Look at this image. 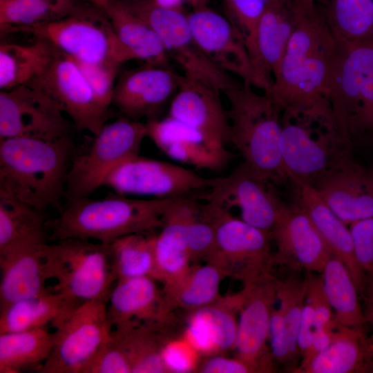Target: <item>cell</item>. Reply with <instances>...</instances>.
Here are the masks:
<instances>
[{
    "label": "cell",
    "mask_w": 373,
    "mask_h": 373,
    "mask_svg": "<svg viewBox=\"0 0 373 373\" xmlns=\"http://www.w3.org/2000/svg\"><path fill=\"white\" fill-rule=\"evenodd\" d=\"M220 93L182 75L180 87L170 103L168 117L227 146L231 144L230 122Z\"/></svg>",
    "instance_id": "cb8c5ba5"
},
{
    "label": "cell",
    "mask_w": 373,
    "mask_h": 373,
    "mask_svg": "<svg viewBox=\"0 0 373 373\" xmlns=\"http://www.w3.org/2000/svg\"><path fill=\"white\" fill-rule=\"evenodd\" d=\"M27 85L55 99L79 131L95 135L108 119L110 107L100 100L78 63L59 50L46 70Z\"/></svg>",
    "instance_id": "9a60e30c"
},
{
    "label": "cell",
    "mask_w": 373,
    "mask_h": 373,
    "mask_svg": "<svg viewBox=\"0 0 373 373\" xmlns=\"http://www.w3.org/2000/svg\"><path fill=\"white\" fill-rule=\"evenodd\" d=\"M280 126L281 157L293 184L311 185L338 157L352 149L331 116L285 108Z\"/></svg>",
    "instance_id": "52a82bcc"
},
{
    "label": "cell",
    "mask_w": 373,
    "mask_h": 373,
    "mask_svg": "<svg viewBox=\"0 0 373 373\" xmlns=\"http://www.w3.org/2000/svg\"><path fill=\"white\" fill-rule=\"evenodd\" d=\"M79 305L48 288L0 310V334L48 326L55 328Z\"/></svg>",
    "instance_id": "f1b7e54d"
},
{
    "label": "cell",
    "mask_w": 373,
    "mask_h": 373,
    "mask_svg": "<svg viewBox=\"0 0 373 373\" xmlns=\"http://www.w3.org/2000/svg\"><path fill=\"white\" fill-rule=\"evenodd\" d=\"M305 278V299L313 309L316 328H334L337 322L325 291L322 278L311 271H306Z\"/></svg>",
    "instance_id": "ee69618b"
},
{
    "label": "cell",
    "mask_w": 373,
    "mask_h": 373,
    "mask_svg": "<svg viewBox=\"0 0 373 373\" xmlns=\"http://www.w3.org/2000/svg\"><path fill=\"white\" fill-rule=\"evenodd\" d=\"M315 329L314 314L312 307L306 302L303 306L297 337L301 361L306 356L312 345Z\"/></svg>",
    "instance_id": "c3c4849f"
},
{
    "label": "cell",
    "mask_w": 373,
    "mask_h": 373,
    "mask_svg": "<svg viewBox=\"0 0 373 373\" xmlns=\"http://www.w3.org/2000/svg\"><path fill=\"white\" fill-rule=\"evenodd\" d=\"M321 278L336 322L347 327H363L366 321L358 291L345 265L332 256Z\"/></svg>",
    "instance_id": "f35d334b"
},
{
    "label": "cell",
    "mask_w": 373,
    "mask_h": 373,
    "mask_svg": "<svg viewBox=\"0 0 373 373\" xmlns=\"http://www.w3.org/2000/svg\"><path fill=\"white\" fill-rule=\"evenodd\" d=\"M145 137V123L141 121L124 117L105 124L86 150L74 153L65 197L68 200L89 197L114 169L139 155Z\"/></svg>",
    "instance_id": "30bf717a"
},
{
    "label": "cell",
    "mask_w": 373,
    "mask_h": 373,
    "mask_svg": "<svg viewBox=\"0 0 373 373\" xmlns=\"http://www.w3.org/2000/svg\"><path fill=\"white\" fill-rule=\"evenodd\" d=\"M184 226L179 214L168 211L163 216L160 231L156 234L154 252L157 280L163 283V288L178 283L192 265Z\"/></svg>",
    "instance_id": "836d02e7"
},
{
    "label": "cell",
    "mask_w": 373,
    "mask_h": 373,
    "mask_svg": "<svg viewBox=\"0 0 373 373\" xmlns=\"http://www.w3.org/2000/svg\"><path fill=\"white\" fill-rule=\"evenodd\" d=\"M81 373H132V372L126 355L111 333L85 365Z\"/></svg>",
    "instance_id": "7bdbcfd3"
},
{
    "label": "cell",
    "mask_w": 373,
    "mask_h": 373,
    "mask_svg": "<svg viewBox=\"0 0 373 373\" xmlns=\"http://www.w3.org/2000/svg\"><path fill=\"white\" fill-rule=\"evenodd\" d=\"M337 45L329 86L335 126L352 148L373 144V43Z\"/></svg>",
    "instance_id": "5b68a950"
},
{
    "label": "cell",
    "mask_w": 373,
    "mask_h": 373,
    "mask_svg": "<svg viewBox=\"0 0 373 373\" xmlns=\"http://www.w3.org/2000/svg\"><path fill=\"white\" fill-rule=\"evenodd\" d=\"M173 199H135L116 193L101 199L68 200L57 218L48 220L49 239L79 238L110 244L128 234L160 229Z\"/></svg>",
    "instance_id": "3957f363"
},
{
    "label": "cell",
    "mask_w": 373,
    "mask_h": 373,
    "mask_svg": "<svg viewBox=\"0 0 373 373\" xmlns=\"http://www.w3.org/2000/svg\"><path fill=\"white\" fill-rule=\"evenodd\" d=\"M174 325L161 328V356L166 373L196 372L202 356Z\"/></svg>",
    "instance_id": "60d3db41"
},
{
    "label": "cell",
    "mask_w": 373,
    "mask_h": 373,
    "mask_svg": "<svg viewBox=\"0 0 373 373\" xmlns=\"http://www.w3.org/2000/svg\"><path fill=\"white\" fill-rule=\"evenodd\" d=\"M356 260L367 274H373V217L349 225Z\"/></svg>",
    "instance_id": "bcb514c9"
},
{
    "label": "cell",
    "mask_w": 373,
    "mask_h": 373,
    "mask_svg": "<svg viewBox=\"0 0 373 373\" xmlns=\"http://www.w3.org/2000/svg\"><path fill=\"white\" fill-rule=\"evenodd\" d=\"M52 347L48 327L0 334V373L38 372Z\"/></svg>",
    "instance_id": "e575fe53"
},
{
    "label": "cell",
    "mask_w": 373,
    "mask_h": 373,
    "mask_svg": "<svg viewBox=\"0 0 373 373\" xmlns=\"http://www.w3.org/2000/svg\"><path fill=\"white\" fill-rule=\"evenodd\" d=\"M222 3L226 17L241 32L249 50L264 12L266 0H222Z\"/></svg>",
    "instance_id": "b9f144b4"
},
{
    "label": "cell",
    "mask_w": 373,
    "mask_h": 373,
    "mask_svg": "<svg viewBox=\"0 0 373 373\" xmlns=\"http://www.w3.org/2000/svg\"><path fill=\"white\" fill-rule=\"evenodd\" d=\"M157 32L169 58L182 68L184 76L224 93L238 82L212 61L191 30L187 15L180 4L162 5L154 0H123Z\"/></svg>",
    "instance_id": "9c48e42d"
},
{
    "label": "cell",
    "mask_w": 373,
    "mask_h": 373,
    "mask_svg": "<svg viewBox=\"0 0 373 373\" xmlns=\"http://www.w3.org/2000/svg\"><path fill=\"white\" fill-rule=\"evenodd\" d=\"M44 269L51 288L80 305L108 300L115 283L108 244L79 238L48 242L44 248Z\"/></svg>",
    "instance_id": "ba28073f"
},
{
    "label": "cell",
    "mask_w": 373,
    "mask_h": 373,
    "mask_svg": "<svg viewBox=\"0 0 373 373\" xmlns=\"http://www.w3.org/2000/svg\"><path fill=\"white\" fill-rule=\"evenodd\" d=\"M111 331L107 300L82 303L54 328L50 354L38 373H81Z\"/></svg>",
    "instance_id": "4fadbf2b"
},
{
    "label": "cell",
    "mask_w": 373,
    "mask_h": 373,
    "mask_svg": "<svg viewBox=\"0 0 373 373\" xmlns=\"http://www.w3.org/2000/svg\"><path fill=\"white\" fill-rule=\"evenodd\" d=\"M75 153L70 136L0 140V189L44 211L59 210Z\"/></svg>",
    "instance_id": "7a4b0ae2"
},
{
    "label": "cell",
    "mask_w": 373,
    "mask_h": 373,
    "mask_svg": "<svg viewBox=\"0 0 373 373\" xmlns=\"http://www.w3.org/2000/svg\"><path fill=\"white\" fill-rule=\"evenodd\" d=\"M363 295L365 296L364 315L366 323L370 325L372 333L369 337L370 348L373 355V274H367V282Z\"/></svg>",
    "instance_id": "681fc988"
},
{
    "label": "cell",
    "mask_w": 373,
    "mask_h": 373,
    "mask_svg": "<svg viewBox=\"0 0 373 373\" xmlns=\"http://www.w3.org/2000/svg\"><path fill=\"white\" fill-rule=\"evenodd\" d=\"M58 50L48 41L37 39L29 44L2 43L0 45V89L28 84L41 75Z\"/></svg>",
    "instance_id": "1f68e13d"
},
{
    "label": "cell",
    "mask_w": 373,
    "mask_h": 373,
    "mask_svg": "<svg viewBox=\"0 0 373 373\" xmlns=\"http://www.w3.org/2000/svg\"><path fill=\"white\" fill-rule=\"evenodd\" d=\"M368 372H373V360L370 365Z\"/></svg>",
    "instance_id": "db71d44e"
},
{
    "label": "cell",
    "mask_w": 373,
    "mask_h": 373,
    "mask_svg": "<svg viewBox=\"0 0 373 373\" xmlns=\"http://www.w3.org/2000/svg\"><path fill=\"white\" fill-rule=\"evenodd\" d=\"M22 32L50 43L75 60L91 64H122L135 59L120 41L106 10L75 2L64 17L49 22L8 29L2 34Z\"/></svg>",
    "instance_id": "8992f818"
},
{
    "label": "cell",
    "mask_w": 373,
    "mask_h": 373,
    "mask_svg": "<svg viewBox=\"0 0 373 373\" xmlns=\"http://www.w3.org/2000/svg\"><path fill=\"white\" fill-rule=\"evenodd\" d=\"M198 373H251L256 369L245 361L225 354H215L202 357Z\"/></svg>",
    "instance_id": "7dc6e473"
},
{
    "label": "cell",
    "mask_w": 373,
    "mask_h": 373,
    "mask_svg": "<svg viewBox=\"0 0 373 373\" xmlns=\"http://www.w3.org/2000/svg\"><path fill=\"white\" fill-rule=\"evenodd\" d=\"M154 230L122 236L108 244L112 276L117 280L151 277L157 280Z\"/></svg>",
    "instance_id": "d590c367"
},
{
    "label": "cell",
    "mask_w": 373,
    "mask_h": 373,
    "mask_svg": "<svg viewBox=\"0 0 373 373\" xmlns=\"http://www.w3.org/2000/svg\"><path fill=\"white\" fill-rule=\"evenodd\" d=\"M270 233L276 248L274 265L321 274L332 256L309 217L294 204L283 208Z\"/></svg>",
    "instance_id": "7402d4cb"
},
{
    "label": "cell",
    "mask_w": 373,
    "mask_h": 373,
    "mask_svg": "<svg viewBox=\"0 0 373 373\" xmlns=\"http://www.w3.org/2000/svg\"><path fill=\"white\" fill-rule=\"evenodd\" d=\"M303 8L296 0H266L254 39L248 51L254 68L256 87L268 93L274 74L297 28Z\"/></svg>",
    "instance_id": "44dd1931"
},
{
    "label": "cell",
    "mask_w": 373,
    "mask_h": 373,
    "mask_svg": "<svg viewBox=\"0 0 373 373\" xmlns=\"http://www.w3.org/2000/svg\"><path fill=\"white\" fill-rule=\"evenodd\" d=\"M305 9L310 10L316 8V3L322 0H296Z\"/></svg>",
    "instance_id": "816d5d0a"
},
{
    "label": "cell",
    "mask_w": 373,
    "mask_h": 373,
    "mask_svg": "<svg viewBox=\"0 0 373 373\" xmlns=\"http://www.w3.org/2000/svg\"><path fill=\"white\" fill-rule=\"evenodd\" d=\"M372 360L369 337L362 327L337 323L330 345L297 373L366 372Z\"/></svg>",
    "instance_id": "83f0119b"
},
{
    "label": "cell",
    "mask_w": 373,
    "mask_h": 373,
    "mask_svg": "<svg viewBox=\"0 0 373 373\" xmlns=\"http://www.w3.org/2000/svg\"><path fill=\"white\" fill-rule=\"evenodd\" d=\"M181 77L170 65L145 64L127 70L117 77L111 105L133 120L160 119L175 97Z\"/></svg>",
    "instance_id": "ac0fdd59"
},
{
    "label": "cell",
    "mask_w": 373,
    "mask_h": 373,
    "mask_svg": "<svg viewBox=\"0 0 373 373\" xmlns=\"http://www.w3.org/2000/svg\"><path fill=\"white\" fill-rule=\"evenodd\" d=\"M323 12L338 44L373 43V0H331Z\"/></svg>",
    "instance_id": "8d00e7d4"
},
{
    "label": "cell",
    "mask_w": 373,
    "mask_h": 373,
    "mask_svg": "<svg viewBox=\"0 0 373 373\" xmlns=\"http://www.w3.org/2000/svg\"><path fill=\"white\" fill-rule=\"evenodd\" d=\"M192 6L193 8H198L208 6L211 0H186Z\"/></svg>",
    "instance_id": "f5cc1de1"
},
{
    "label": "cell",
    "mask_w": 373,
    "mask_h": 373,
    "mask_svg": "<svg viewBox=\"0 0 373 373\" xmlns=\"http://www.w3.org/2000/svg\"><path fill=\"white\" fill-rule=\"evenodd\" d=\"M347 225L373 217V171L353 159L338 157L311 184Z\"/></svg>",
    "instance_id": "d6986e66"
},
{
    "label": "cell",
    "mask_w": 373,
    "mask_h": 373,
    "mask_svg": "<svg viewBox=\"0 0 373 373\" xmlns=\"http://www.w3.org/2000/svg\"><path fill=\"white\" fill-rule=\"evenodd\" d=\"M215 228L213 247L204 262L242 284L271 272V233L254 227L214 204L205 201Z\"/></svg>",
    "instance_id": "8fae6325"
},
{
    "label": "cell",
    "mask_w": 373,
    "mask_h": 373,
    "mask_svg": "<svg viewBox=\"0 0 373 373\" xmlns=\"http://www.w3.org/2000/svg\"><path fill=\"white\" fill-rule=\"evenodd\" d=\"M130 363L132 373H166L162 356V336L156 324L139 323L112 329Z\"/></svg>",
    "instance_id": "74e56055"
},
{
    "label": "cell",
    "mask_w": 373,
    "mask_h": 373,
    "mask_svg": "<svg viewBox=\"0 0 373 373\" xmlns=\"http://www.w3.org/2000/svg\"><path fill=\"white\" fill-rule=\"evenodd\" d=\"M74 2H83L93 4L104 10L108 7L111 0H71Z\"/></svg>",
    "instance_id": "f907efd6"
},
{
    "label": "cell",
    "mask_w": 373,
    "mask_h": 373,
    "mask_svg": "<svg viewBox=\"0 0 373 373\" xmlns=\"http://www.w3.org/2000/svg\"><path fill=\"white\" fill-rule=\"evenodd\" d=\"M146 137L165 155L197 169L219 170L237 154L198 131L169 117L146 121Z\"/></svg>",
    "instance_id": "603a6c76"
},
{
    "label": "cell",
    "mask_w": 373,
    "mask_h": 373,
    "mask_svg": "<svg viewBox=\"0 0 373 373\" xmlns=\"http://www.w3.org/2000/svg\"><path fill=\"white\" fill-rule=\"evenodd\" d=\"M272 184L242 160L228 175L208 178L202 193L192 195L229 212L238 209L242 220L270 233L286 205Z\"/></svg>",
    "instance_id": "7c38bea8"
},
{
    "label": "cell",
    "mask_w": 373,
    "mask_h": 373,
    "mask_svg": "<svg viewBox=\"0 0 373 373\" xmlns=\"http://www.w3.org/2000/svg\"><path fill=\"white\" fill-rule=\"evenodd\" d=\"M278 278L271 272L245 283L231 295L240 312L234 350L237 358L254 367L256 372H273L275 363L267 347L270 320L277 300Z\"/></svg>",
    "instance_id": "5bb4252c"
},
{
    "label": "cell",
    "mask_w": 373,
    "mask_h": 373,
    "mask_svg": "<svg viewBox=\"0 0 373 373\" xmlns=\"http://www.w3.org/2000/svg\"><path fill=\"white\" fill-rule=\"evenodd\" d=\"M71 124L61 106L36 88L26 84L0 92V140L59 139L70 136Z\"/></svg>",
    "instance_id": "2e32d148"
},
{
    "label": "cell",
    "mask_w": 373,
    "mask_h": 373,
    "mask_svg": "<svg viewBox=\"0 0 373 373\" xmlns=\"http://www.w3.org/2000/svg\"><path fill=\"white\" fill-rule=\"evenodd\" d=\"M337 50L324 12L317 7L303 8L268 94L283 110L294 108L332 117L329 86Z\"/></svg>",
    "instance_id": "6da1fadb"
},
{
    "label": "cell",
    "mask_w": 373,
    "mask_h": 373,
    "mask_svg": "<svg viewBox=\"0 0 373 373\" xmlns=\"http://www.w3.org/2000/svg\"><path fill=\"white\" fill-rule=\"evenodd\" d=\"M238 82L223 93L229 102L231 144L242 160L274 184L289 180L280 149L283 109L271 96Z\"/></svg>",
    "instance_id": "277c9868"
},
{
    "label": "cell",
    "mask_w": 373,
    "mask_h": 373,
    "mask_svg": "<svg viewBox=\"0 0 373 373\" xmlns=\"http://www.w3.org/2000/svg\"><path fill=\"white\" fill-rule=\"evenodd\" d=\"M186 15L194 38L209 58L242 82L256 87L245 39L230 20L208 6L193 8Z\"/></svg>",
    "instance_id": "ffe728a7"
},
{
    "label": "cell",
    "mask_w": 373,
    "mask_h": 373,
    "mask_svg": "<svg viewBox=\"0 0 373 373\" xmlns=\"http://www.w3.org/2000/svg\"><path fill=\"white\" fill-rule=\"evenodd\" d=\"M151 277L117 280L107 300V315L112 329L135 324H155L166 321L168 313L162 289Z\"/></svg>",
    "instance_id": "d4e9b609"
},
{
    "label": "cell",
    "mask_w": 373,
    "mask_h": 373,
    "mask_svg": "<svg viewBox=\"0 0 373 373\" xmlns=\"http://www.w3.org/2000/svg\"><path fill=\"white\" fill-rule=\"evenodd\" d=\"M294 205L309 217L331 255L347 269L358 289L363 294L367 277L355 257L350 228L324 202L316 189L308 184H294Z\"/></svg>",
    "instance_id": "484cf974"
},
{
    "label": "cell",
    "mask_w": 373,
    "mask_h": 373,
    "mask_svg": "<svg viewBox=\"0 0 373 373\" xmlns=\"http://www.w3.org/2000/svg\"><path fill=\"white\" fill-rule=\"evenodd\" d=\"M44 211L0 189V256L16 248L49 242Z\"/></svg>",
    "instance_id": "f546056e"
},
{
    "label": "cell",
    "mask_w": 373,
    "mask_h": 373,
    "mask_svg": "<svg viewBox=\"0 0 373 373\" xmlns=\"http://www.w3.org/2000/svg\"><path fill=\"white\" fill-rule=\"evenodd\" d=\"M207 179L181 166L138 155L114 169L103 186L125 195L175 198L201 192Z\"/></svg>",
    "instance_id": "e0dca14e"
},
{
    "label": "cell",
    "mask_w": 373,
    "mask_h": 373,
    "mask_svg": "<svg viewBox=\"0 0 373 373\" xmlns=\"http://www.w3.org/2000/svg\"><path fill=\"white\" fill-rule=\"evenodd\" d=\"M76 61L100 100L110 107L122 64H91Z\"/></svg>",
    "instance_id": "f6af8a7d"
},
{
    "label": "cell",
    "mask_w": 373,
    "mask_h": 373,
    "mask_svg": "<svg viewBox=\"0 0 373 373\" xmlns=\"http://www.w3.org/2000/svg\"><path fill=\"white\" fill-rule=\"evenodd\" d=\"M75 3L71 0H0L1 32L58 19Z\"/></svg>",
    "instance_id": "ab89813d"
},
{
    "label": "cell",
    "mask_w": 373,
    "mask_h": 373,
    "mask_svg": "<svg viewBox=\"0 0 373 373\" xmlns=\"http://www.w3.org/2000/svg\"><path fill=\"white\" fill-rule=\"evenodd\" d=\"M105 10L116 35L135 59L147 64L170 65L159 35L123 0H111Z\"/></svg>",
    "instance_id": "4dcf8cb0"
},
{
    "label": "cell",
    "mask_w": 373,
    "mask_h": 373,
    "mask_svg": "<svg viewBox=\"0 0 373 373\" xmlns=\"http://www.w3.org/2000/svg\"><path fill=\"white\" fill-rule=\"evenodd\" d=\"M226 277L220 268L211 263L193 264L178 283L162 289L167 312L173 314L179 309L185 315L214 303L221 297L220 285Z\"/></svg>",
    "instance_id": "d6a6232c"
},
{
    "label": "cell",
    "mask_w": 373,
    "mask_h": 373,
    "mask_svg": "<svg viewBox=\"0 0 373 373\" xmlns=\"http://www.w3.org/2000/svg\"><path fill=\"white\" fill-rule=\"evenodd\" d=\"M47 243L27 245L0 256V310L48 289L44 260Z\"/></svg>",
    "instance_id": "4316f807"
}]
</instances>
